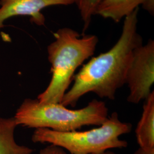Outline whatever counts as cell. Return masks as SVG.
<instances>
[{"label":"cell","mask_w":154,"mask_h":154,"mask_svg":"<svg viewBox=\"0 0 154 154\" xmlns=\"http://www.w3.org/2000/svg\"><path fill=\"white\" fill-rule=\"evenodd\" d=\"M138 12L139 8L124 18L121 34L116 44L83 65L74 75L73 85L63 96L62 105L75 107L79 99L89 93L101 98L115 99L117 90L126 84L134 50L143 44L138 32Z\"/></svg>","instance_id":"obj_1"},{"label":"cell","mask_w":154,"mask_h":154,"mask_svg":"<svg viewBox=\"0 0 154 154\" xmlns=\"http://www.w3.org/2000/svg\"><path fill=\"white\" fill-rule=\"evenodd\" d=\"M54 37L47 48L52 76L48 87L37 97L41 103H61L75 71L94 55L98 43L97 35H81L67 27L58 29Z\"/></svg>","instance_id":"obj_2"},{"label":"cell","mask_w":154,"mask_h":154,"mask_svg":"<svg viewBox=\"0 0 154 154\" xmlns=\"http://www.w3.org/2000/svg\"><path fill=\"white\" fill-rule=\"evenodd\" d=\"M109 109L105 102L94 99L86 107L67 109L61 103H41L27 98L14 116L17 126L44 128L58 132L77 131L86 126H101L108 118Z\"/></svg>","instance_id":"obj_3"},{"label":"cell","mask_w":154,"mask_h":154,"mask_svg":"<svg viewBox=\"0 0 154 154\" xmlns=\"http://www.w3.org/2000/svg\"><path fill=\"white\" fill-rule=\"evenodd\" d=\"M132 125L121 121L116 112L101 126L88 131L58 132L48 128H36L34 143H49L66 149L70 154H100L110 149L126 148L128 143L119 137L131 131Z\"/></svg>","instance_id":"obj_4"},{"label":"cell","mask_w":154,"mask_h":154,"mask_svg":"<svg viewBox=\"0 0 154 154\" xmlns=\"http://www.w3.org/2000/svg\"><path fill=\"white\" fill-rule=\"evenodd\" d=\"M154 83V41L149 39L134 50L127 72L129 103L138 104L151 93Z\"/></svg>","instance_id":"obj_5"},{"label":"cell","mask_w":154,"mask_h":154,"mask_svg":"<svg viewBox=\"0 0 154 154\" xmlns=\"http://www.w3.org/2000/svg\"><path fill=\"white\" fill-rule=\"evenodd\" d=\"M75 0H0V29L4 22L12 17L26 16L38 26L44 25L45 17L41 11L51 6L70 5Z\"/></svg>","instance_id":"obj_6"},{"label":"cell","mask_w":154,"mask_h":154,"mask_svg":"<svg viewBox=\"0 0 154 154\" xmlns=\"http://www.w3.org/2000/svg\"><path fill=\"white\" fill-rule=\"evenodd\" d=\"M143 112L135 130L139 147L154 148V92L144 100Z\"/></svg>","instance_id":"obj_7"},{"label":"cell","mask_w":154,"mask_h":154,"mask_svg":"<svg viewBox=\"0 0 154 154\" xmlns=\"http://www.w3.org/2000/svg\"><path fill=\"white\" fill-rule=\"evenodd\" d=\"M146 0H103L98 6L95 15L110 19L118 23L142 5Z\"/></svg>","instance_id":"obj_8"},{"label":"cell","mask_w":154,"mask_h":154,"mask_svg":"<svg viewBox=\"0 0 154 154\" xmlns=\"http://www.w3.org/2000/svg\"><path fill=\"white\" fill-rule=\"evenodd\" d=\"M18 126L14 117L0 118V154H32L30 147L20 145L15 139Z\"/></svg>","instance_id":"obj_9"},{"label":"cell","mask_w":154,"mask_h":154,"mask_svg":"<svg viewBox=\"0 0 154 154\" xmlns=\"http://www.w3.org/2000/svg\"><path fill=\"white\" fill-rule=\"evenodd\" d=\"M103 0H75V4L77 5L80 13L83 22L82 34H85L88 29L93 17L95 15L96 9L99 4Z\"/></svg>","instance_id":"obj_10"},{"label":"cell","mask_w":154,"mask_h":154,"mask_svg":"<svg viewBox=\"0 0 154 154\" xmlns=\"http://www.w3.org/2000/svg\"><path fill=\"white\" fill-rule=\"evenodd\" d=\"M39 154H67L65 150L60 147L55 145L50 144L44 149L40 150ZM100 154H116L110 151H107L104 153Z\"/></svg>","instance_id":"obj_11"},{"label":"cell","mask_w":154,"mask_h":154,"mask_svg":"<svg viewBox=\"0 0 154 154\" xmlns=\"http://www.w3.org/2000/svg\"><path fill=\"white\" fill-rule=\"evenodd\" d=\"M142 6L145 11H148L151 16H154V0H146Z\"/></svg>","instance_id":"obj_12"},{"label":"cell","mask_w":154,"mask_h":154,"mask_svg":"<svg viewBox=\"0 0 154 154\" xmlns=\"http://www.w3.org/2000/svg\"><path fill=\"white\" fill-rule=\"evenodd\" d=\"M134 154H154V148L147 149L139 147Z\"/></svg>","instance_id":"obj_13"}]
</instances>
